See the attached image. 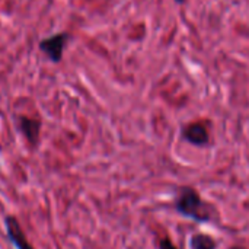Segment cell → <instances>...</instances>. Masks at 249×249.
<instances>
[{
    "label": "cell",
    "instance_id": "obj_1",
    "mask_svg": "<svg viewBox=\"0 0 249 249\" xmlns=\"http://www.w3.org/2000/svg\"><path fill=\"white\" fill-rule=\"evenodd\" d=\"M175 210L197 223H207L213 219L214 207L209 204L201 196L191 187H181L175 197Z\"/></svg>",
    "mask_w": 249,
    "mask_h": 249
},
{
    "label": "cell",
    "instance_id": "obj_2",
    "mask_svg": "<svg viewBox=\"0 0 249 249\" xmlns=\"http://www.w3.org/2000/svg\"><path fill=\"white\" fill-rule=\"evenodd\" d=\"M67 39H69V34L67 32L51 35V36H48V38H45V39H42L39 42V50L53 63H58L61 60V57H63V51H64Z\"/></svg>",
    "mask_w": 249,
    "mask_h": 249
},
{
    "label": "cell",
    "instance_id": "obj_3",
    "mask_svg": "<svg viewBox=\"0 0 249 249\" xmlns=\"http://www.w3.org/2000/svg\"><path fill=\"white\" fill-rule=\"evenodd\" d=\"M4 228H6V233L7 238L10 241V244L16 249H35L29 241L26 239V235L23 233L19 222L12 217V216H6L4 217Z\"/></svg>",
    "mask_w": 249,
    "mask_h": 249
},
{
    "label": "cell",
    "instance_id": "obj_4",
    "mask_svg": "<svg viewBox=\"0 0 249 249\" xmlns=\"http://www.w3.org/2000/svg\"><path fill=\"white\" fill-rule=\"evenodd\" d=\"M182 139L188 143H191L193 146H206L210 142V134L209 130L206 127V124L203 123H193L188 124L182 128Z\"/></svg>",
    "mask_w": 249,
    "mask_h": 249
},
{
    "label": "cell",
    "instance_id": "obj_5",
    "mask_svg": "<svg viewBox=\"0 0 249 249\" xmlns=\"http://www.w3.org/2000/svg\"><path fill=\"white\" fill-rule=\"evenodd\" d=\"M16 127H18L19 133L29 142V144H32V146L38 144L39 133H41V121L39 120L20 115L16 120Z\"/></svg>",
    "mask_w": 249,
    "mask_h": 249
},
{
    "label": "cell",
    "instance_id": "obj_6",
    "mask_svg": "<svg viewBox=\"0 0 249 249\" xmlns=\"http://www.w3.org/2000/svg\"><path fill=\"white\" fill-rule=\"evenodd\" d=\"M191 249H216L217 242L213 236L207 233H194L190 239Z\"/></svg>",
    "mask_w": 249,
    "mask_h": 249
},
{
    "label": "cell",
    "instance_id": "obj_7",
    "mask_svg": "<svg viewBox=\"0 0 249 249\" xmlns=\"http://www.w3.org/2000/svg\"><path fill=\"white\" fill-rule=\"evenodd\" d=\"M159 249H178L175 247V244L169 239V238H163L159 242Z\"/></svg>",
    "mask_w": 249,
    "mask_h": 249
},
{
    "label": "cell",
    "instance_id": "obj_8",
    "mask_svg": "<svg viewBox=\"0 0 249 249\" xmlns=\"http://www.w3.org/2000/svg\"><path fill=\"white\" fill-rule=\"evenodd\" d=\"M229 249H247L245 247H241V245H233V247H231Z\"/></svg>",
    "mask_w": 249,
    "mask_h": 249
},
{
    "label": "cell",
    "instance_id": "obj_9",
    "mask_svg": "<svg viewBox=\"0 0 249 249\" xmlns=\"http://www.w3.org/2000/svg\"><path fill=\"white\" fill-rule=\"evenodd\" d=\"M175 1H177V3H184L185 0H175Z\"/></svg>",
    "mask_w": 249,
    "mask_h": 249
}]
</instances>
